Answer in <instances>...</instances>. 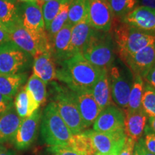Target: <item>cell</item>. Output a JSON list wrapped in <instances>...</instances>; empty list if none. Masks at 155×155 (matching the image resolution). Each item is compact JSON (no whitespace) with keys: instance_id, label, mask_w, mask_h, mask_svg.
<instances>
[{"instance_id":"obj_1","label":"cell","mask_w":155,"mask_h":155,"mask_svg":"<svg viewBox=\"0 0 155 155\" xmlns=\"http://www.w3.org/2000/svg\"><path fill=\"white\" fill-rule=\"evenodd\" d=\"M59 65L56 79L65 83L72 91H92L104 70L93 65L81 53L73 55Z\"/></svg>"},{"instance_id":"obj_2","label":"cell","mask_w":155,"mask_h":155,"mask_svg":"<svg viewBox=\"0 0 155 155\" xmlns=\"http://www.w3.org/2000/svg\"><path fill=\"white\" fill-rule=\"evenodd\" d=\"M41 136L49 147H69L73 134L58 113L55 103L50 102L41 116Z\"/></svg>"},{"instance_id":"obj_3","label":"cell","mask_w":155,"mask_h":155,"mask_svg":"<svg viewBox=\"0 0 155 155\" xmlns=\"http://www.w3.org/2000/svg\"><path fill=\"white\" fill-rule=\"evenodd\" d=\"M114 38L122 61L155 42V35L143 32L124 22L115 26Z\"/></svg>"},{"instance_id":"obj_4","label":"cell","mask_w":155,"mask_h":155,"mask_svg":"<svg viewBox=\"0 0 155 155\" xmlns=\"http://www.w3.org/2000/svg\"><path fill=\"white\" fill-rule=\"evenodd\" d=\"M81 55L93 65L100 69L108 70L114 63L113 38L108 32L95 31Z\"/></svg>"},{"instance_id":"obj_5","label":"cell","mask_w":155,"mask_h":155,"mask_svg":"<svg viewBox=\"0 0 155 155\" xmlns=\"http://www.w3.org/2000/svg\"><path fill=\"white\" fill-rule=\"evenodd\" d=\"M53 101L60 116L66 124L73 135L83 132V127L73 91L68 88L53 83Z\"/></svg>"},{"instance_id":"obj_6","label":"cell","mask_w":155,"mask_h":155,"mask_svg":"<svg viewBox=\"0 0 155 155\" xmlns=\"http://www.w3.org/2000/svg\"><path fill=\"white\" fill-rule=\"evenodd\" d=\"M31 58L11 40L0 45V74L24 73L30 67Z\"/></svg>"},{"instance_id":"obj_7","label":"cell","mask_w":155,"mask_h":155,"mask_svg":"<svg viewBox=\"0 0 155 155\" xmlns=\"http://www.w3.org/2000/svg\"><path fill=\"white\" fill-rule=\"evenodd\" d=\"M111 98L114 104L124 111L127 109L132 81L119 67L113 65L108 70Z\"/></svg>"},{"instance_id":"obj_8","label":"cell","mask_w":155,"mask_h":155,"mask_svg":"<svg viewBox=\"0 0 155 155\" xmlns=\"http://www.w3.org/2000/svg\"><path fill=\"white\" fill-rule=\"evenodd\" d=\"M42 112L37 110L34 114L22 119L11 141L17 150H25L33 144L38 134Z\"/></svg>"},{"instance_id":"obj_9","label":"cell","mask_w":155,"mask_h":155,"mask_svg":"<svg viewBox=\"0 0 155 155\" xmlns=\"http://www.w3.org/2000/svg\"><path fill=\"white\" fill-rule=\"evenodd\" d=\"M114 14L107 0H90L88 21L95 30L108 32L112 28Z\"/></svg>"},{"instance_id":"obj_10","label":"cell","mask_w":155,"mask_h":155,"mask_svg":"<svg viewBox=\"0 0 155 155\" xmlns=\"http://www.w3.org/2000/svg\"><path fill=\"white\" fill-rule=\"evenodd\" d=\"M124 111L115 104L104 108L95 120L93 130L98 132H113L124 129Z\"/></svg>"},{"instance_id":"obj_11","label":"cell","mask_w":155,"mask_h":155,"mask_svg":"<svg viewBox=\"0 0 155 155\" xmlns=\"http://www.w3.org/2000/svg\"><path fill=\"white\" fill-rule=\"evenodd\" d=\"M86 133L91 139L96 155L106 154L111 152L119 145L124 144L127 139L124 129L113 132H98L94 130H87Z\"/></svg>"},{"instance_id":"obj_12","label":"cell","mask_w":155,"mask_h":155,"mask_svg":"<svg viewBox=\"0 0 155 155\" xmlns=\"http://www.w3.org/2000/svg\"><path fill=\"white\" fill-rule=\"evenodd\" d=\"M73 92L83 127L86 129L94 124L101 109L95 101L92 91L75 90Z\"/></svg>"},{"instance_id":"obj_13","label":"cell","mask_w":155,"mask_h":155,"mask_svg":"<svg viewBox=\"0 0 155 155\" xmlns=\"http://www.w3.org/2000/svg\"><path fill=\"white\" fill-rule=\"evenodd\" d=\"M133 76L140 75L143 79L155 64V42L141 49L134 55L123 60Z\"/></svg>"},{"instance_id":"obj_14","label":"cell","mask_w":155,"mask_h":155,"mask_svg":"<svg viewBox=\"0 0 155 155\" xmlns=\"http://www.w3.org/2000/svg\"><path fill=\"white\" fill-rule=\"evenodd\" d=\"M122 22L143 32L155 35V10L148 7L137 6L122 17Z\"/></svg>"},{"instance_id":"obj_15","label":"cell","mask_w":155,"mask_h":155,"mask_svg":"<svg viewBox=\"0 0 155 155\" xmlns=\"http://www.w3.org/2000/svg\"><path fill=\"white\" fill-rule=\"evenodd\" d=\"M73 27L67 22L54 37L50 44V53L55 63L60 64L71 58L69 53L71 30Z\"/></svg>"},{"instance_id":"obj_16","label":"cell","mask_w":155,"mask_h":155,"mask_svg":"<svg viewBox=\"0 0 155 155\" xmlns=\"http://www.w3.org/2000/svg\"><path fill=\"white\" fill-rule=\"evenodd\" d=\"M95 31L89 24L88 18L73 27L69 48L71 58L76 54H81L83 48L86 47Z\"/></svg>"},{"instance_id":"obj_17","label":"cell","mask_w":155,"mask_h":155,"mask_svg":"<svg viewBox=\"0 0 155 155\" xmlns=\"http://www.w3.org/2000/svg\"><path fill=\"white\" fill-rule=\"evenodd\" d=\"M124 132L128 138L135 143L142 138L147 124L148 116L142 108L137 111H126Z\"/></svg>"},{"instance_id":"obj_18","label":"cell","mask_w":155,"mask_h":155,"mask_svg":"<svg viewBox=\"0 0 155 155\" xmlns=\"http://www.w3.org/2000/svg\"><path fill=\"white\" fill-rule=\"evenodd\" d=\"M7 32L11 41L32 57L35 58L40 55L35 40L23 27L22 22L9 29Z\"/></svg>"},{"instance_id":"obj_19","label":"cell","mask_w":155,"mask_h":155,"mask_svg":"<svg viewBox=\"0 0 155 155\" xmlns=\"http://www.w3.org/2000/svg\"><path fill=\"white\" fill-rule=\"evenodd\" d=\"M57 68L50 52H46L34 58L33 74L40 78L45 84L56 79Z\"/></svg>"},{"instance_id":"obj_20","label":"cell","mask_w":155,"mask_h":155,"mask_svg":"<svg viewBox=\"0 0 155 155\" xmlns=\"http://www.w3.org/2000/svg\"><path fill=\"white\" fill-rule=\"evenodd\" d=\"M92 94L97 104L103 110L111 103V94L108 70H103L99 78L92 88Z\"/></svg>"},{"instance_id":"obj_21","label":"cell","mask_w":155,"mask_h":155,"mask_svg":"<svg viewBox=\"0 0 155 155\" xmlns=\"http://www.w3.org/2000/svg\"><path fill=\"white\" fill-rule=\"evenodd\" d=\"M22 121L14 107L0 116V143L12 141Z\"/></svg>"},{"instance_id":"obj_22","label":"cell","mask_w":155,"mask_h":155,"mask_svg":"<svg viewBox=\"0 0 155 155\" xmlns=\"http://www.w3.org/2000/svg\"><path fill=\"white\" fill-rule=\"evenodd\" d=\"M19 4L17 0H0V24L7 30L21 22Z\"/></svg>"},{"instance_id":"obj_23","label":"cell","mask_w":155,"mask_h":155,"mask_svg":"<svg viewBox=\"0 0 155 155\" xmlns=\"http://www.w3.org/2000/svg\"><path fill=\"white\" fill-rule=\"evenodd\" d=\"M14 108L17 115L22 119L28 117L39 109L40 106L37 104L33 97L24 87L20 88L15 96Z\"/></svg>"},{"instance_id":"obj_24","label":"cell","mask_w":155,"mask_h":155,"mask_svg":"<svg viewBox=\"0 0 155 155\" xmlns=\"http://www.w3.org/2000/svg\"><path fill=\"white\" fill-rule=\"evenodd\" d=\"M28 78L25 73L17 74H0V94L13 98L22 87Z\"/></svg>"},{"instance_id":"obj_25","label":"cell","mask_w":155,"mask_h":155,"mask_svg":"<svg viewBox=\"0 0 155 155\" xmlns=\"http://www.w3.org/2000/svg\"><path fill=\"white\" fill-rule=\"evenodd\" d=\"M90 0H71L69 6L68 22L73 27L88 18Z\"/></svg>"},{"instance_id":"obj_26","label":"cell","mask_w":155,"mask_h":155,"mask_svg":"<svg viewBox=\"0 0 155 155\" xmlns=\"http://www.w3.org/2000/svg\"><path fill=\"white\" fill-rule=\"evenodd\" d=\"M144 81L140 75L133 76L132 85L126 111H137L141 109V99L144 93Z\"/></svg>"},{"instance_id":"obj_27","label":"cell","mask_w":155,"mask_h":155,"mask_svg":"<svg viewBox=\"0 0 155 155\" xmlns=\"http://www.w3.org/2000/svg\"><path fill=\"white\" fill-rule=\"evenodd\" d=\"M25 88L32 95L35 101L40 106L43 105L46 102L48 96L46 84L36 75H30Z\"/></svg>"},{"instance_id":"obj_28","label":"cell","mask_w":155,"mask_h":155,"mask_svg":"<svg viewBox=\"0 0 155 155\" xmlns=\"http://www.w3.org/2000/svg\"><path fill=\"white\" fill-rule=\"evenodd\" d=\"M69 147L80 155H96L92 141L86 131L73 135Z\"/></svg>"},{"instance_id":"obj_29","label":"cell","mask_w":155,"mask_h":155,"mask_svg":"<svg viewBox=\"0 0 155 155\" xmlns=\"http://www.w3.org/2000/svg\"><path fill=\"white\" fill-rule=\"evenodd\" d=\"M71 2V0H52L42 4L41 9L46 31L48 30L51 22L59 13L63 6Z\"/></svg>"},{"instance_id":"obj_30","label":"cell","mask_w":155,"mask_h":155,"mask_svg":"<svg viewBox=\"0 0 155 155\" xmlns=\"http://www.w3.org/2000/svg\"><path fill=\"white\" fill-rule=\"evenodd\" d=\"M70 3L71 2L65 4V5L63 6L59 13L55 17L53 22H51L48 30L46 31L50 44H51L54 37L56 35V34L63 28L64 25L66 24L68 22Z\"/></svg>"},{"instance_id":"obj_31","label":"cell","mask_w":155,"mask_h":155,"mask_svg":"<svg viewBox=\"0 0 155 155\" xmlns=\"http://www.w3.org/2000/svg\"><path fill=\"white\" fill-rule=\"evenodd\" d=\"M114 17L122 18L137 7L138 0H107Z\"/></svg>"},{"instance_id":"obj_32","label":"cell","mask_w":155,"mask_h":155,"mask_svg":"<svg viewBox=\"0 0 155 155\" xmlns=\"http://www.w3.org/2000/svg\"><path fill=\"white\" fill-rule=\"evenodd\" d=\"M141 108L148 117L155 116V88L144 83Z\"/></svg>"},{"instance_id":"obj_33","label":"cell","mask_w":155,"mask_h":155,"mask_svg":"<svg viewBox=\"0 0 155 155\" xmlns=\"http://www.w3.org/2000/svg\"><path fill=\"white\" fill-rule=\"evenodd\" d=\"M144 134V138L143 139L144 147L148 152L155 154V133L149 130L146 127Z\"/></svg>"},{"instance_id":"obj_34","label":"cell","mask_w":155,"mask_h":155,"mask_svg":"<svg viewBox=\"0 0 155 155\" xmlns=\"http://www.w3.org/2000/svg\"><path fill=\"white\" fill-rule=\"evenodd\" d=\"M48 151L50 155H80L69 147H49Z\"/></svg>"},{"instance_id":"obj_35","label":"cell","mask_w":155,"mask_h":155,"mask_svg":"<svg viewBox=\"0 0 155 155\" xmlns=\"http://www.w3.org/2000/svg\"><path fill=\"white\" fill-rule=\"evenodd\" d=\"M14 107L13 99L0 94V116L8 112Z\"/></svg>"},{"instance_id":"obj_36","label":"cell","mask_w":155,"mask_h":155,"mask_svg":"<svg viewBox=\"0 0 155 155\" xmlns=\"http://www.w3.org/2000/svg\"><path fill=\"white\" fill-rule=\"evenodd\" d=\"M136 143L131 139L127 137L124 145L120 152V155H134Z\"/></svg>"},{"instance_id":"obj_37","label":"cell","mask_w":155,"mask_h":155,"mask_svg":"<svg viewBox=\"0 0 155 155\" xmlns=\"http://www.w3.org/2000/svg\"><path fill=\"white\" fill-rule=\"evenodd\" d=\"M144 80L146 81V83L155 88V64L145 75Z\"/></svg>"},{"instance_id":"obj_38","label":"cell","mask_w":155,"mask_h":155,"mask_svg":"<svg viewBox=\"0 0 155 155\" xmlns=\"http://www.w3.org/2000/svg\"><path fill=\"white\" fill-rule=\"evenodd\" d=\"M139 6L148 7L155 10V0H138Z\"/></svg>"},{"instance_id":"obj_39","label":"cell","mask_w":155,"mask_h":155,"mask_svg":"<svg viewBox=\"0 0 155 155\" xmlns=\"http://www.w3.org/2000/svg\"><path fill=\"white\" fill-rule=\"evenodd\" d=\"M10 40L9 35L7 30L0 29V45L5 43Z\"/></svg>"},{"instance_id":"obj_40","label":"cell","mask_w":155,"mask_h":155,"mask_svg":"<svg viewBox=\"0 0 155 155\" xmlns=\"http://www.w3.org/2000/svg\"><path fill=\"white\" fill-rule=\"evenodd\" d=\"M146 127L149 130L155 133V116H150V117H148Z\"/></svg>"},{"instance_id":"obj_41","label":"cell","mask_w":155,"mask_h":155,"mask_svg":"<svg viewBox=\"0 0 155 155\" xmlns=\"http://www.w3.org/2000/svg\"><path fill=\"white\" fill-rule=\"evenodd\" d=\"M134 155H143L142 154V138L135 144Z\"/></svg>"},{"instance_id":"obj_42","label":"cell","mask_w":155,"mask_h":155,"mask_svg":"<svg viewBox=\"0 0 155 155\" xmlns=\"http://www.w3.org/2000/svg\"><path fill=\"white\" fill-rule=\"evenodd\" d=\"M124 145V144L119 145V146L116 147L113 151H111V152L108 153V154H103V155H120V152H121V151L122 150V148H123Z\"/></svg>"},{"instance_id":"obj_43","label":"cell","mask_w":155,"mask_h":155,"mask_svg":"<svg viewBox=\"0 0 155 155\" xmlns=\"http://www.w3.org/2000/svg\"><path fill=\"white\" fill-rule=\"evenodd\" d=\"M0 155H16V153H15L14 150H6L5 152H2Z\"/></svg>"},{"instance_id":"obj_44","label":"cell","mask_w":155,"mask_h":155,"mask_svg":"<svg viewBox=\"0 0 155 155\" xmlns=\"http://www.w3.org/2000/svg\"><path fill=\"white\" fill-rule=\"evenodd\" d=\"M142 154L143 155H155L154 154L150 153V152H148V151L145 149V147H144V144H143V139H142Z\"/></svg>"},{"instance_id":"obj_45","label":"cell","mask_w":155,"mask_h":155,"mask_svg":"<svg viewBox=\"0 0 155 155\" xmlns=\"http://www.w3.org/2000/svg\"><path fill=\"white\" fill-rule=\"evenodd\" d=\"M6 150H7V147H5V145L4 144H2V143H0V154H1L2 152H5Z\"/></svg>"},{"instance_id":"obj_46","label":"cell","mask_w":155,"mask_h":155,"mask_svg":"<svg viewBox=\"0 0 155 155\" xmlns=\"http://www.w3.org/2000/svg\"><path fill=\"white\" fill-rule=\"evenodd\" d=\"M19 2H37L39 3L40 0H17Z\"/></svg>"},{"instance_id":"obj_47","label":"cell","mask_w":155,"mask_h":155,"mask_svg":"<svg viewBox=\"0 0 155 155\" xmlns=\"http://www.w3.org/2000/svg\"><path fill=\"white\" fill-rule=\"evenodd\" d=\"M49 1H52V0H40V2H39V5L41 7L42 5L45 2H49Z\"/></svg>"},{"instance_id":"obj_48","label":"cell","mask_w":155,"mask_h":155,"mask_svg":"<svg viewBox=\"0 0 155 155\" xmlns=\"http://www.w3.org/2000/svg\"><path fill=\"white\" fill-rule=\"evenodd\" d=\"M0 29H5V30H6V29L4 28V27L2 26V25L1 24H0Z\"/></svg>"}]
</instances>
